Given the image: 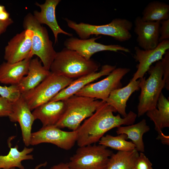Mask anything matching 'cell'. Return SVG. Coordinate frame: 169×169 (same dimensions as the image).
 <instances>
[{"instance_id": "6da1fadb", "label": "cell", "mask_w": 169, "mask_h": 169, "mask_svg": "<svg viewBox=\"0 0 169 169\" xmlns=\"http://www.w3.org/2000/svg\"><path fill=\"white\" fill-rule=\"evenodd\" d=\"M115 110L104 101L90 116L86 119L76 131L79 147L95 144L108 131L122 125L134 124L137 114L130 111L126 117L114 115Z\"/></svg>"}, {"instance_id": "7a4b0ae2", "label": "cell", "mask_w": 169, "mask_h": 169, "mask_svg": "<svg viewBox=\"0 0 169 169\" xmlns=\"http://www.w3.org/2000/svg\"><path fill=\"white\" fill-rule=\"evenodd\" d=\"M100 66L97 62L87 59L76 52L65 48L57 52L49 70L54 74L74 79L97 72Z\"/></svg>"}, {"instance_id": "3957f363", "label": "cell", "mask_w": 169, "mask_h": 169, "mask_svg": "<svg viewBox=\"0 0 169 169\" xmlns=\"http://www.w3.org/2000/svg\"><path fill=\"white\" fill-rule=\"evenodd\" d=\"M68 26L75 31L80 38L86 39L91 35H103L111 37L119 42L130 39L132 35L130 31L133 24L130 21L122 18H115L109 23L102 25H94L64 18Z\"/></svg>"}, {"instance_id": "277c9868", "label": "cell", "mask_w": 169, "mask_h": 169, "mask_svg": "<svg viewBox=\"0 0 169 169\" xmlns=\"http://www.w3.org/2000/svg\"><path fill=\"white\" fill-rule=\"evenodd\" d=\"M65 112L55 125L76 131L82 122L90 116L105 101L85 96L73 95L64 100Z\"/></svg>"}, {"instance_id": "5b68a950", "label": "cell", "mask_w": 169, "mask_h": 169, "mask_svg": "<svg viewBox=\"0 0 169 169\" xmlns=\"http://www.w3.org/2000/svg\"><path fill=\"white\" fill-rule=\"evenodd\" d=\"M147 71L149 74L148 78L141 79L140 83L141 92L137 114L138 117L156 108L158 100L165 87L161 61H157L155 65L151 66Z\"/></svg>"}, {"instance_id": "8992f818", "label": "cell", "mask_w": 169, "mask_h": 169, "mask_svg": "<svg viewBox=\"0 0 169 169\" xmlns=\"http://www.w3.org/2000/svg\"><path fill=\"white\" fill-rule=\"evenodd\" d=\"M23 26L25 29L31 30L33 32L32 56L37 55L40 59L44 66L49 70L57 52L49 38L47 29L30 13L25 17Z\"/></svg>"}, {"instance_id": "52a82bcc", "label": "cell", "mask_w": 169, "mask_h": 169, "mask_svg": "<svg viewBox=\"0 0 169 169\" xmlns=\"http://www.w3.org/2000/svg\"><path fill=\"white\" fill-rule=\"evenodd\" d=\"M73 80L51 72L50 74L37 87L22 95L32 111L50 101Z\"/></svg>"}, {"instance_id": "ba28073f", "label": "cell", "mask_w": 169, "mask_h": 169, "mask_svg": "<svg viewBox=\"0 0 169 169\" xmlns=\"http://www.w3.org/2000/svg\"><path fill=\"white\" fill-rule=\"evenodd\" d=\"M113 153L99 144L79 147L67 163L72 169H105Z\"/></svg>"}, {"instance_id": "9c48e42d", "label": "cell", "mask_w": 169, "mask_h": 169, "mask_svg": "<svg viewBox=\"0 0 169 169\" xmlns=\"http://www.w3.org/2000/svg\"><path fill=\"white\" fill-rule=\"evenodd\" d=\"M130 71L129 68H116L105 78L87 84L75 95L105 101L113 91L122 87L121 80Z\"/></svg>"}, {"instance_id": "30bf717a", "label": "cell", "mask_w": 169, "mask_h": 169, "mask_svg": "<svg viewBox=\"0 0 169 169\" xmlns=\"http://www.w3.org/2000/svg\"><path fill=\"white\" fill-rule=\"evenodd\" d=\"M77 139L76 131H65L55 125H49L43 126L38 131L32 133L30 145L49 143L67 151L74 146Z\"/></svg>"}, {"instance_id": "8fae6325", "label": "cell", "mask_w": 169, "mask_h": 169, "mask_svg": "<svg viewBox=\"0 0 169 169\" xmlns=\"http://www.w3.org/2000/svg\"><path fill=\"white\" fill-rule=\"evenodd\" d=\"M100 37L99 36L81 39L72 36L67 38L64 42V45L66 48L76 52L88 60L90 59L91 57L95 53L102 51L130 52L128 48L120 45H105L95 41Z\"/></svg>"}, {"instance_id": "7c38bea8", "label": "cell", "mask_w": 169, "mask_h": 169, "mask_svg": "<svg viewBox=\"0 0 169 169\" xmlns=\"http://www.w3.org/2000/svg\"><path fill=\"white\" fill-rule=\"evenodd\" d=\"M32 34L31 30L24 29L10 40L5 48L4 57L7 62L14 63L32 58Z\"/></svg>"}, {"instance_id": "4fadbf2b", "label": "cell", "mask_w": 169, "mask_h": 169, "mask_svg": "<svg viewBox=\"0 0 169 169\" xmlns=\"http://www.w3.org/2000/svg\"><path fill=\"white\" fill-rule=\"evenodd\" d=\"M135 55L134 58L139 64L136 66L137 70L131 80H136L144 77L151 65L160 61L163 58L166 51L169 49V40L159 43L154 49L145 50L137 46L135 47Z\"/></svg>"}, {"instance_id": "5bb4252c", "label": "cell", "mask_w": 169, "mask_h": 169, "mask_svg": "<svg viewBox=\"0 0 169 169\" xmlns=\"http://www.w3.org/2000/svg\"><path fill=\"white\" fill-rule=\"evenodd\" d=\"M134 25L139 46L145 50L156 48L159 43L160 21H144L139 16L135 18Z\"/></svg>"}, {"instance_id": "9a60e30c", "label": "cell", "mask_w": 169, "mask_h": 169, "mask_svg": "<svg viewBox=\"0 0 169 169\" xmlns=\"http://www.w3.org/2000/svg\"><path fill=\"white\" fill-rule=\"evenodd\" d=\"M22 95L13 103L12 112L8 117L13 122H18L20 125L23 142L28 146L30 145L32 126L35 118Z\"/></svg>"}, {"instance_id": "2e32d148", "label": "cell", "mask_w": 169, "mask_h": 169, "mask_svg": "<svg viewBox=\"0 0 169 169\" xmlns=\"http://www.w3.org/2000/svg\"><path fill=\"white\" fill-rule=\"evenodd\" d=\"M60 0H46L44 3L40 4L36 2L35 4L41 9L40 12L37 10L33 12V16L40 24H45L48 26L53 33L55 43L58 41V35L62 33L70 37L73 34L63 30L58 25L55 16V9L60 2Z\"/></svg>"}, {"instance_id": "e0dca14e", "label": "cell", "mask_w": 169, "mask_h": 169, "mask_svg": "<svg viewBox=\"0 0 169 169\" xmlns=\"http://www.w3.org/2000/svg\"><path fill=\"white\" fill-rule=\"evenodd\" d=\"M116 68L115 65L105 64L102 66L99 72L84 75L74 80L68 86L60 91L49 101L65 100L75 95L87 84L103 76L108 75Z\"/></svg>"}, {"instance_id": "ac0fdd59", "label": "cell", "mask_w": 169, "mask_h": 169, "mask_svg": "<svg viewBox=\"0 0 169 169\" xmlns=\"http://www.w3.org/2000/svg\"><path fill=\"white\" fill-rule=\"evenodd\" d=\"M65 108L64 100L49 101L38 107L32 113L35 120L41 121L43 126L55 125L63 115Z\"/></svg>"}, {"instance_id": "d6986e66", "label": "cell", "mask_w": 169, "mask_h": 169, "mask_svg": "<svg viewBox=\"0 0 169 169\" xmlns=\"http://www.w3.org/2000/svg\"><path fill=\"white\" fill-rule=\"evenodd\" d=\"M38 57L31 59L26 76L22 79L17 85L22 94L35 88L50 74Z\"/></svg>"}, {"instance_id": "ffe728a7", "label": "cell", "mask_w": 169, "mask_h": 169, "mask_svg": "<svg viewBox=\"0 0 169 169\" xmlns=\"http://www.w3.org/2000/svg\"><path fill=\"white\" fill-rule=\"evenodd\" d=\"M31 59L28 58L14 63L3 62L0 64V83L18 84L27 74Z\"/></svg>"}, {"instance_id": "44dd1931", "label": "cell", "mask_w": 169, "mask_h": 169, "mask_svg": "<svg viewBox=\"0 0 169 169\" xmlns=\"http://www.w3.org/2000/svg\"><path fill=\"white\" fill-rule=\"evenodd\" d=\"M141 79L131 80L126 86L116 89L110 94L105 101L113 108L123 118L127 115L126 112L127 102L131 94L139 89Z\"/></svg>"}, {"instance_id": "7402d4cb", "label": "cell", "mask_w": 169, "mask_h": 169, "mask_svg": "<svg viewBox=\"0 0 169 169\" xmlns=\"http://www.w3.org/2000/svg\"><path fill=\"white\" fill-rule=\"evenodd\" d=\"M147 116L154 124L155 129L158 134L162 130L169 127V100L161 93L158 100L156 108L146 113Z\"/></svg>"}, {"instance_id": "603a6c76", "label": "cell", "mask_w": 169, "mask_h": 169, "mask_svg": "<svg viewBox=\"0 0 169 169\" xmlns=\"http://www.w3.org/2000/svg\"><path fill=\"white\" fill-rule=\"evenodd\" d=\"M150 130L149 126L147 125L146 120L143 119L138 123L125 126H120L116 131L117 135L124 134L127 136V139L131 140L138 151L143 152L145 146L143 140V135Z\"/></svg>"}, {"instance_id": "cb8c5ba5", "label": "cell", "mask_w": 169, "mask_h": 169, "mask_svg": "<svg viewBox=\"0 0 169 169\" xmlns=\"http://www.w3.org/2000/svg\"><path fill=\"white\" fill-rule=\"evenodd\" d=\"M33 150V148L25 147L22 151H19L17 145L13 147H10L9 151L7 155H0V169H11L15 167L24 169L22 161L33 160V156L29 154Z\"/></svg>"}, {"instance_id": "d4e9b609", "label": "cell", "mask_w": 169, "mask_h": 169, "mask_svg": "<svg viewBox=\"0 0 169 169\" xmlns=\"http://www.w3.org/2000/svg\"><path fill=\"white\" fill-rule=\"evenodd\" d=\"M139 156L135 149L131 151H118L110 157L105 169H135Z\"/></svg>"}, {"instance_id": "484cf974", "label": "cell", "mask_w": 169, "mask_h": 169, "mask_svg": "<svg viewBox=\"0 0 169 169\" xmlns=\"http://www.w3.org/2000/svg\"><path fill=\"white\" fill-rule=\"evenodd\" d=\"M142 19L144 21H161L169 19V5L155 1L146 6L142 13Z\"/></svg>"}, {"instance_id": "4316f807", "label": "cell", "mask_w": 169, "mask_h": 169, "mask_svg": "<svg viewBox=\"0 0 169 169\" xmlns=\"http://www.w3.org/2000/svg\"><path fill=\"white\" fill-rule=\"evenodd\" d=\"M116 136L106 135L102 136L99 142V144L106 147H109L118 151H131L136 149L134 144L131 141H128L126 135L121 134Z\"/></svg>"}, {"instance_id": "83f0119b", "label": "cell", "mask_w": 169, "mask_h": 169, "mask_svg": "<svg viewBox=\"0 0 169 169\" xmlns=\"http://www.w3.org/2000/svg\"><path fill=\"white\" fill-rule=\"evenodd\" d=\"M17 85H12L9 86L0 85V96L13 103L21 96Z\"/></svg>"}, {"instance_id": "f1b7e54d", "label": "cell", "mask_w": 169, "mask_h": 169, "mask_svg": "<svg viewBox=\"0 0 169 169\" xmlns=\"http://www.w3.org/2000/svg\"><path fill=\"white\" fill-rule=\"evenodd\" d=\"M161 59V62L163 72V78L165 85L164 88L169 90V49L167 50Z\"/></svg>"}, {"instance_id": "f546056e", "label": "cell", "mask_w": 169, "mask_h": 169, "mask_svg": "<svg viewBox=\"0 0 169 169\" xmlns=\"http://www.w3.org/2000/svg\"><path fill=\"white\" fill-rule=\"evenodd\" d=\"M12 110L13 103L0 96V117H9Z\"/></svg>"}, {"instance_id": "4dcf8cb0", "label": "cell", "mask_w": 169, "mask_h": 169, "mask_svg": "<svg viewBox=\"0 0 169 169\" xmlns=\"http://www.w3.org/2000/svg\"><path fill=\"white\" fill-rule=\"evenodd\" d=\"M152 164L143 152H140L137 160L135 169H153Z\"/></svg>"}, {"instance_id": "1f68e13d", "label": "cell", "mask_w": 169, "mask_h": 169, "mask_svg": "<svg viewBox=\"0 0 169 169\" xmlns=\"http://www.w3.org/2000/svg\"><path fill=\"white\" fill-rule=\"evenodd\" d=\"M159 43L169 39V19L160 21Z\"/></svg>"}, {"instance_id": "d6a6232c", "label": "cell", "mask_w": 169, "mask_h": 169, "mask_svg": "<svg viewBox=\"0 0 169 169\" xmlns=\"http://www.w3.org/2000/svg\"><path fill=\"white\" fill-rule=\"evenodd\" d=\"M13 22V20L11 18L5 21L0 20V35L6 31L8 27Z\"/></svg>"}, {"instance_id": "836d02e7", "label": "cell", "mask_w": 169, "mask_h": 169, "mask_svg": "<svg viewBox=\"0 0 169 169\" xmlns=\"http://www.w3.org/2000/svg\"><path fill=\"white\" fill-rule=\"evenodd\" d=\"M157 139L160 140L163 144L169 145V136L165 135L163 132L158 134Z\"/></svg>"}, {"instance_id": "e575fe53", "label": "cell", "mask_w": 169, "mask_h": 169, "mask_svg": "<svg viewBox=\"0 0 169 169\" xmlns=\"http://www.w3.org/2000/svg\"><path fill=\"white\" fill-rule=\"evenodd\" d=\"M50 169H72L68 165L67 162H60L51 167Z\"/></svg>"}, {"instance_id": "d590c367", "label": "cell", "mask_w": 169, "mask_h": 169, "mask_svg": "<svg viewBox=\"0 0 169 169\" xmlns=\"http://www.w3.org/2000/svg\"><path fill=\"white\" fill-rule=\"evenodd\" d=\"M10 18L9 14L5 9L0 12V21H5L8 20Z\"/></svg>"}, {"instance_id": "8d00e7d4", "label": "cell", "mask_w": 169, "mask_h": 169, "mask_svg": "<svg viewBox=\"0 0 169 169\" xmlns=\"http://www.w3.org/2000/svg\"><path fill=\"white\" fill-rule=\"evenodd\" d=\"M47 162H45L42 163H41L36 166L34 169H39V168L42 167H44L46 166L47 165ZM11 169H15V168H13Z\"/></svg>"}]
</instances>
